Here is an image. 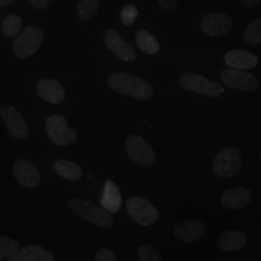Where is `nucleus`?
Listing matches in <instances>:
<instances>
[{
  "label": "nucleus",
  "mask_w": 261,
  "mask_h": 261,
  "mask_svg": "<svg viewBox=\"0 0 261 261\" xmlns=\"http://www.w3.org/2000/svg\"><path fill=\"white\" fill-rule=\"evenodd\" d=\"M224 62L231 69L250 70L258 64V59L252 53L245 49H233L224 56Z\"/></svg>",
  "instance_id": "obj_17"
},
{
  "label": "nucleus",
  "mask_w": 261,
  "mask_h": 261,
  "mask_svg": "<svg viewBox=\"0 0 261 261\" xmlns=\"http://www.w3.org/2000/svg\"><path fill=\"white\" fill-rule=\"evenodd\" d=\"M103 40L107 47L123 61L130 62L136 59L137 54L134 47L121 37V35L117 30L115 29L108 30L105 34Z\"/></svg>",
  "instance_id": "obj_12"
},
{
  "label": "nucleus",
  "mask_w": 261,
  "mask_h": 261,
  "mask_svg": "<svg viewBox=\"0 0 261 261\" xmlns=\"http://www.w3.org/2000/svg\"><path fill=\"white\" fill-rule=\"evenodd\" d=\"M138 256L140 261H162V257L156 248L148 244L140 247Z\"/></svg>",
  "instance_id": "obj_27"
},
{
  "label": "nucleus",
  "mask_w": 261,
  "mask_h": 261,
  "mask_svg": "<svg viewBox=\"0 0 261 261\" xmlns=\"http://www.w3.org/2000/svg\"><path fill=\"white\" fill-rule=\"evenodd\" d=\"M173 232L179 240L184 242H196L200 240L205 233V226L199 221L189 220L176 224L173 228Z\"/></svg>",
  "instance_id": "obj_16"
},
{
  "label": "nucleus",
  "mask_w": 261,
  "mask_h": 261,
  "mask_svg": "<svg viewBox=\"0 0 261 261\" xmlns=\"http://www.w3.org/2000/svg\"><path fill=\"white\" fill-rule=\"evenodd\" d=\"M139 15V11L134 4H127L121 10L120 18L123 24L129 27L134 23L135 19H137Z\"/></svg>",
  "instance_id": "obj_28"
},
{
  "label": "nucleus",
  "mask_w": 261,
  "mask_h": 261,
  "mask_svg": "<svg viewBox=\"0 0 261 261\" xmlns=\"http://www.w3.org/2000/svg\"><path fill=\"white\" fill-rule=\"evenodd\" d=\"M28 1L32 6L41 10L47 9L53 3V0H28Z\"/></svg>",
  "instance_id": "obj_31"
},
{
  "label": "nucleus",
  "mask_w": 261,
  "mask_h": 261,
  "mask_svg": "<svg viewBox=\"0 0 261 261\" xmlns=\"http://www.w3.org/2000/svg\"><path fill=\"white\" fill-rule=\"evenodd\" d=\"M136 42L140 50L145 55L154 56L160 50L158 40L145 29H139L137 31Z\"/></svg>",
  "instance_id": "obj_21"
},
{
  "label": "nucleus",
  "mask_w": 261,
  "mask_h": 261,
  "mask_svg": "<svg viewBox=\"0 0 261 261\" xmlns=\"http://www.w3.org/2000/svg\"><path fill=\"white\" fill-rule=\"evenodd\" d=\"M8 261H55L50 252L38 245H28L7 257Z\"/></svg>",
  "instance_id": "obj_18"
},
{
  "label": "nucleus",
  "mask_w": 261,
  "mask_h": 261,
  "mask_svg": "<svg viewBox=\"0 0 261 261\" xmlns=\"http://www.w3.org/2000/svg\"><path fill=\"white\" fill-rule=\"evenodd\" d=\"M0 261H2V257H0Z\"/></svg>",
  "instance_id": "obj_34"
},
{
  "label": "nucleus",
  "mask_w": 261,
  "mask_h": 261,
  "mask_svg": "<svg viewBox=\"0 0 261 261\" xmlns=\"http://www.w3.org/2000/svg\"><path fill=\"white\" fill-rule=\"evenodd\" d=\"M242 167V157L240 151L233 147L221 150L213 163L215 174L222 177H232L239 172Z\"/></svg>",
  "instance_id": "obj_5"
},
{
  "label": "nucleus",
  "mask_w": 261,
  "mask_h": 261,
  "mask_svg": "<svg viewBox=\"0 0 261 261\" xmlns=\"http://www.w3.org/2000/svg\"><path fill=\"white\" fill-rule=\"evenodd\" d=\"M157 1H158L159 6L166 11L174 9L179 2V0H157Z\"/></svg>",
  "instance_id": "obj_30"
},
{
  "label": "nucleus",
  "mask_w": 261,
  "mask_h": 261,
  "mask_svg": "<svg viewBox=\"0 0 261 261\" xmlns=\"http://www.w3.org/2000/svg\"><path fill=\"white\" fill-rule=\"evenodd\" d=\"M95 261H117V259L111 250L107 248H102L96 252Z\"/></svg>",
  "instance_id": "obj_29"
},
{
  "label": "nucleus",
  "mask_w": 261,
  "mask_h": 261,
  "mask_svg": "<svg viewBox=\"0 0 261 261\" xmlns=\"http://www.w3.org/2000/svg\"><path fill=\"white\" fill-rule=\"evenodd\" d=\"M248 243L247 234L240 230H230L222 234L218 239V246L225 252L239 250Z\"/></svg>",
  "instance_id": "obj_20"
},
{
  "label": "nucleus",
  "mask_w": 261,
  "mask_h": 261,
  "mask_svg": "<svg viewBox=\"0 0 261 261\" xmlns=\"http://www.w3.org/2000/svg\"><path fill=\"white\" fill-rule=\"evenodd\" d=\"M244 40L250 45L261 44V19L253 20L246 28L244 33Z\"/></svg>",
  "instance_id": "obj_25"
},
{
  "label": "nucleus",
  "mask_w": 261,
  "mask_h": 261,
  "mask_svg": "<svg viewBox=\"0 0 261 261\" xmlns=\"http://www.w3.org/2000/svg\"><path fill=\"white\" fill-rule=\"evenodd\" d=\"M252 200V193L246 187H234L226 190L221 196L222 204L228 209L239 210L248 205Z\"/></svg>",
  "instance_id": "obj_14"
},
{
  "label": "nucleus",
  "mask_w": 261,
  "mask_h": 261,
  "mask_svg": "<svg viewBox=\"0 0 261 261\" xmlns=\"http://www.w3.org/2000/svg\"><path fill=\"white\" fill-rule=\"evenodd\" d=\"M0 116L7 127L10 135L18 140H24L29 135L28 123L13 106L4 105L0 109Z\"/></svg>",
  "instance_id": "obj_10"
},
{
  "label": "nucleus",
  "mask_w": 261,
  "mask_h": 261,
  "mask_svg": "<svg viewBox=\"0 0 261 261\" xmlns=\"http://www.w3.org/2000/svg\"><path fill=\"white\" fill-rule=\"evenodd\" d=\"M232 27V19L223 13H209L201 22L202 31L211 37L225 35L230 31Z\"/></svg>",
  "instance_id": "obj_11"
},
{
  "label": "nucleus",
  "mask_w": 261,
  "mask_h": 261,
  "mask_svg": "<svg viewBox=\"0 0 261 261\" xmlns=\"http://www.w3.org/2000/svg\"><path fill=\"white\" fill-rule=\"evenodd\" d=\"M46 130L49 140L59 146H66L74 143L77 139L75 130L70 128L65 117L59 114L47 117Z\"/></svg>",
  "instance_id": "obj_7"
},
{
  "label": "nucleus",
  "mask_w": 261,
  "mask_h": 261,
  "mask_svg": "<svg viewBox=\"0 0 261 261\" xmlns=\"http://www.w3.org/2000/svg\"><path fill=\"white\" fill-rule=\"evenodd\" d=\"M121 205L122 196L119 188L112 180L107 181L103 188L101 206L110 213H116L119 211Z\"/></svg>",
  "instance_id": "obj_19"
},
{
  "label": "nucleus",
  "mask_w": 261,
  "mask_h": 261,
  "mask_svg": "<svg viewBox=\"0 0 261 261\" xmlns=\"http://www.w3.org/2000/svg\"><path fill=\"white\" fill-rule=\"evenodd\" d=\"M100 7V0H79L76 14L83 20H90L96 17Z\"/></svg>",
  "instance_id": "obj_23"
},
{
  "label": "nucleus",
  "mask_w": 261,
  "mask_h": 261,
  "mask_svg": "<svg viewBox=\"0 0 261 261\" xmlns=\"http://www.w3.org/2000/svg\"><path fill=\"white\" fill-rule=\"evenodd\" d=\"M21 24H22V19L19 17V15L12 14L4 19L1 27V30L5 36L14 37L20 31Z\"/></svg>",
  "instance_id": "obj_24"
},
{
  "label": "nucleus",
  "mask_w": 261,
  "mask_h": 261,
  "mask_svg": "<svg viewBox=\"0 0 261 261\" xmlns=\"http://www.w3.org/2000/svg\"><path fill=\"white\" fill-rule=\"evenodd\" d=\"M109 85L114 91L142 101L148 100L154 94L148 81L124 72L112 74L109 77Z\"/></svg>",
  "instance_id": "obj_1"
},
{
  "label": "nucleus",
  "mask_w": 261,
  "mask_h": 261,
  "mask_svg": "<svg viewBox=\"0 0 261 261\" xmlns=\"http://www.w3.org/2000/svg\"><path fill=\"white\" fill-rule=\"evenodd\" d=\"M56 173L69 181H76L83 176L81 167L72 161L57 160L55 163Z\"/></svg>",
  "instance_id": "obj_22"
},
{
  "label": "nucleus",
  "mask_w": 261,
  "mask_h": 261,
  "mask_svg": "<svg viewBox=\"0 0 261 261\" xmlns=\"http://www.w3.org/2000/svg\"><path fill=\"white\" fill-rule=\"evenodd\" d=\"M129 157L136 164L142 167H150L156 162V154L149 143L140 136H130L125 143Z\"/></svg>",
  "instance_id": "obj_8"
},
{
  "label": "nucleus",
  "mask_w": 261,
  "mask_h": 261,
  "mask_svg": "<svg viewBox=\"0 0 261 261\" xmlns=\"http://www.w3.org/2000/svg\"><path fill=\"white\" fill-rule=\"evenodd\" d=\"M126 208L130 218L140 225H151L159 220L158 209L145 198L130 197L126 202Z\"/></svg>",
  "instance_id": "obj_6"
},
{
  "label": "nucleus",
  "mask_w": 261,
  "mask_h": 261,
  "mask_svg": "<svg viewBox=\"0 0 261 261\" xmlns=\"http://www.w3.org/2000/svg\"><path fill=\"white\" fill-rule=\"evenodd\" d=\"M69 207L79 217L98 226L110 228L114 223L113 217L108 210L102 206L94 204L93 202L81 198H72L69 201Z\"/></svg>",
  "instance_id": "obj_2"
},
{
  "label": "nucleus",
  "mask_w": 261,
  "mask_h": 261,
  "mask_svg": "<svg viewBox=\"0 0 261 261\" xmlns=\"http://www.w3.org/2000/svg\"><path fill=\"white\" fill-rule=\"evenodd\" d=\"M38 96L49 103L60 105L65 99V91L61 84L54 79H43L37 84Z\"/></svg>",
  "instance_id": "obj_15"
},
{
  "label": "nucleus",
  "mask_w": 261,
  "mask_h": 261,
  "mask_svg": "<svg viewBox=\"0 0 261 261\" xmlns=\"http://www.w3.org/2000/svg\"><path fill=\"white\" fill-rule=\"evenodd\" d=\"M13 171L15 178L22 186L35 188L41 181V174L38 168L27 160H18L14 164Z\"/></svg>",
  "instance_id": "obj_13"
},
{
  "label": "nucleus",
  "mask_w": 261,
  "mask_h": 261,
  "mask_svg": "<svg viewBox=\"0 0 261 261\" xmlns=\"http://www.w3.org/2000/svg\"><path fill=\"white\" fill-rule=\"evenodd\" d=\"M44 32L42 29L29 25L24 28L13 44L15 55L19 58H28L33 56L44 41Z\"/></svg>",
  "instance_id": "obj_4"
},
{
  "label": "nucleus",
  "mask_w": 261,
  "mask_h": 261,
  "mask_svg": "<svg viewBox=\"0 0 261 261\" xmlns=\"http://www.w3.org/2000/svg\"><path fill=\"white\" fill-rule=\"evenodd\" d=\"M260 158H261V153H260Z\"/></svg>",
  "instance_id": "obj_35"
},
{
  "label": "nucleus",
  "mask_w": 261,
  "mask_h": 261,
  "mask_svg": "<svg viewBox=\"0 0 261 261\" xmlns=\"http://www.w3.org/2000/svg\"><path fill=\"white\" fill-rule=\"evenodd\" d=\"M19 243L16 240L9 237L0 236V257H8L19 252Z\"/></svg>",
  "instance_id": "obj_26"
},
{
  "label": "nucleus",
  "mask_w": 261,
  "mask_h": 261,
  "mask_svg": "<svg viewBox=\"0 0 261 261\" xmlns=\"http://www.w3.org/2000/svg\"><path fill=\"white\" fill-rule=\"evenodd\" d=\"M179 84L187 91L217 98L224 92V88L217 82L195 73H185L179 77Z\"/></svg>",
  "instance_id": "obj_3"
},
{
  "label": "nucleus",
  "mask_w": 261,
  "mask_h": 261,
  "mask_svg": "<svg viewBox=\"0 0 261 261\" xmlns=\"http://www.w3.org/2000/svg\"><path fill=\"white\" fill-rule=\"evenodd\" d=\"M239 2L242 4L243 6L251 8V7H254L255 5H257L259 0H239Z\"/></svg>",
  "instance_id": "obj_32"
},
{
  "label": "nucleus",
  "mask_w": 261,
  "mask_h": 261,
  "mask_svg": "<svg viewBox=\"0 0 261 261\" xmlns=\"http://www.w3.org/2000/svg\"><path fill=\"white\" fill-rule=\"evenodd\" d=\"M15 1L17 0H0V6H6V5H9L14 3Z\"/></svg>",
  "instance_id": "obj_33"
},
{
  "label": "nucleus",
  "mask_w": 261,
  "mask_h": 261,
  "mask_svg": "<svg viewBox=\"0 0 261 261\" xmlns=\"http://www.w3.org/2000/svg\"><path fill=\"white\" fill-rule=\"evenodd\" d=\"M221 80L225 86L242 90V91H256L259 87L258 80L250 73H246L241 70L226 69L221 73Z\"/></svg>",
  "instance_id": "obj_9"
}]
</instances>
